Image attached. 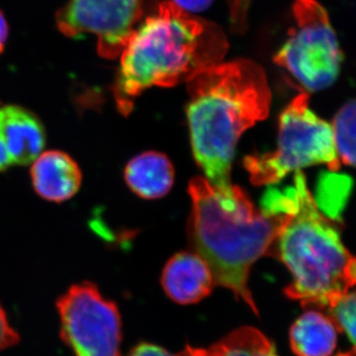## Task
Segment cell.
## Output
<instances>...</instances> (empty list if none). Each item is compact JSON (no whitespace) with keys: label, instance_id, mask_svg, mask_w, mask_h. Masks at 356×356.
I'll return each instance as SVG.
<instances>
[{"label":"cell","instance_id":"cell-1","mask_svg":"<svg viewBox=\"0 0 356 356\" xmlns=\"http://www.w3.org/2000/svg\"><path fill=\"white\" fill-rule=\"evenodd\" d=\"M191 214L189 240L196 254L207 262L215 285L243 300L255 315L259 310L248 289L252 264L270 254L280 229L291 215L293 187L281 192L269 188L257 209L238 186L231 197L222 195L206 178L189 182Z\"/></svg>","mask_w":356,"mask_h":356},{"label":"cell","instance_id":"cell-2","mask_svg":"<svg viewBox=\"0 0 356 356\" xmlns=\"http://www.w3.org/2000/svg\"><path fill=\"white\" fill-rule=\"evenodd\" d=\"M187 118L194 159L220 193H235L231 170L243 133L269 114L271 91L266 72L254 60L212 65L187 81Z\"/></svg>","mask_w":356,"mask_h":356},{"label":"cell","instance_id":"cell-3","mask_svg":"<svg viewBox=\"0 0 356 356\" xmlns=\"http://www.w3.org/2000/svg\"><path fill=\"white\" fill-rule=\"evenodd\" d=\"M228 48L219 26L193 17L172 2H161L121 51L113 86L117 108L128 116L145 90L187 83L221 63Z\"/></svg>","mask_w":356,"mask_h":356},{"label":"cell","instance_id":"cell-4","mask_svg":"<svg viewBox=\"0 0 356 356\" xmlns=\"http://www.w3.org/2000/svg\"><path fill=\"white\" fill-rule=\"evenodd\" d=\"M294 203L270 254L292 274L288 298L325 310L355 284V259L344 247L334 220L321 212L302 170L294 177Z\"/></svg>","mask_w":356,"mask_h":356},{"label":"cell","instance_id":"cell-5","mask_svg":"<svg viewBox=\"0 0 356 356\" xmlns=\"http://www.w3.org/2000/svg\"><path fill=\"white\" fill-rule=\"evenodd\" d=\"M309 99L303 91L281 114L275 151L243 159L255 186L277 184L290 172L307 166L325 163L332 172L341 168L332 126L312 111Z\"/></svg>","mask_w":356,"mask_h":356},{"label":"cell","instance_id":"cell-6","mask_svg":"<svg viewBox=\"0 0 356 356\" xmlns=\"http://www.w3.org/2000/svg\"><path fill=\"white\" fill-rule=\"evenodd\" d=\"M296 26L274 62L310 92L330 88L343 62L337 35L324 7L316 0H294Z\"/></svg>","mask_w":356,"mask_h":356},{"label":"cell","instance_id":"cell-7","mask_svg":"<svg viewBox=\"0 0 356 356\" xmlns=\"http://www.w3.org/2000/svg\"><path fill=\"white\" fill-rule=\"evenodd\" d=\"M63 341L76 356H121L122 323L116 304L95 284L72 285L58 300Z\"/></svg>","mask_w":356,"mask_h":356},{"label":"cell","instance_id":"cell-8","mask_svg":"<svg viewBox=\"0 0 356 356\" xmlns=\"http://www.w3.org/2000/svg\"><path fill=\"white\" fill-rule=\"evenodd\" d=\"M144 0H70L57 14L67 37L92 34L102 57L116 58L142 19Z\"/></svg>","mask_w":356,"mask_h":356},{"label":"cell","instance_id":"cell-9","mask_svg":"<svg viewBox=\"0 0 356 356\" xmlns=\"http://www.w3.org/2000/svg\"><path fill=\"white\" fill-rule=\"evenodd\" d=\"M44 145L46 131L36 115L18 105L0 107V172L31 165Z\"/></svg>","mask_w":356,"mask_h":356},{"label":"cell","instance_id":"cell-10","mask_svg":"<svg viewBox=\"0 0 356 356\" xmlns=\"http://www.w3.org/2000/svg\"><path fill=\"white\" fill-rule=\"evenodd\" d=\"M161 285L172 301L182 305L198 303L212 292L214 277L207 262L196 252L173 255L165 264Z\"/></svg>","mask_w":356,"mask_h":356},{"label":"cell","instance_id":"cell-11","mask_svg":"<svg viewBox=\"0 0 356 356\" xmlns=\"http://www.w3.org/2000/svg\"><path fill=\"white\" fill-rule=\"evenodd\" d=\"M33 188L40 197L62 203L74 197L83 182V172L76 161L65 152H43L32 163Z\"/></svg>","mask_w":356,"mask_h":356},{"label":"cell","instance_id":"cell-12","mask_svg":"<svg viewBox=\"0 0 356 356\" xmlns=\"http://www.w3.org/2000/svg\"><path fill=\"white\" fill-rule=\"evenodd\" d=\"M126 184L139 197H165L175 182V168L165 154L145 152L131 159L124 170Z\"/></svg>","mask_w":356,"mask_h":356},{"label":"cell","instance_id":"cell-13","mask_svg":"<svg viewBox=\"0 0 356 356\" xmlns=\"http://www.w3.org/2000/svg\"><path fill=\"white\" fill-rule=\"evenodd\" d=\"M337 327L321 311L308 310L290 330V344L297 356H332L337 348Z\"/></svg>","mask_w":356,"mask_h":356},{"label":"cell","instance_id":"cell-14","mask_svg":"<svg viewBox=\"0 0 356 356\" xmlns=\"http://www.w3.org/2000/svg\"><path fill=\"white\" fill-rule=\"evenodd\" d=\"M203 356H278L275 346L261 331L242 327L204 350Z\"/></svg>","mask_w":356,"mask_h":356},{"label":"cell","instance_id":"cell-15","mask_svg":"<svg viewBox=\"0 0 356 356\" xmlns=\"http://www.w3.org/2000/svg\"><path fill=\"white\" fill-rule=\"evenodd\" d=\"M351 185L353 181L346 175L325 173L322 180L318 181V196L316 198L313 196L321 212L327 213L325 216L330 219H339V213L350 196Z\"/></svg>","mask_w":356,"mask_h":356},{"label":"cell","instance_id":"cell-16","mask_svg":"<svg viewBox=\"0 0 356 356\" xmlns=\"http://www.w3.org/2000/svg\"><path fill=\"white\" fill-rule=\"evenodd\" d=\"M332 130L334 146L339 161L346 165H355V102H346L339 109L334 121Z\"/></svg>","mask_w":356,"mask_h":356},{"label":"cell","instance_id":"cell-17","mask_svg":"<svg viewBox=\"0 0 356 356\" xmlns=\"http://www.w3.org/2000/svg\"><path fill=\"white\" fill-rule=\"evenodd\" d=\"M327 316L337 327V332L346 334L355 348V293L350 291L337 300L334 305L325 309Z\"/></svg>","mask_w":356,"mask_h":356},{"label":"cell","instance_id":"cell-18","mask_svg":"<svg viewBox=\"0 0 356 356\" xmlns=\"http://www.w3.org/2000/svg\"><path fill=\"white\" fill-rule=\"evenodd\" d=\"M129 356H203V350L187 346L182 353L173 355L161 346L151 343H142L136 346Z\"/></svg>","mask_w":356,"mask_h":356},{"label":"cell","instance_id":"cell-19","mask_svg":"<svg viewBox=\"0 0 356 356\" xmlns=\"http://www.w3.org/2000/svg\"><path fill=\"white\" fill-rule=\"evenodd\" d=\"M19 336L7 320L6 312L0 304V350H6L19 343Z\"/></svg>","mask_w":356,"mask_h":356},{"label":"cell","instance_id":"cell-20","mask_svg":"<svg viewBox=\"0 0 356 356\" xmlns=\"http://www.w3.org/2000/svg\"><path fill=\"white\" fill-rule=\"evenodd\" d=\"M213 1L214 0H172V3L185 13H197L209 8Z\"/></svg>","mask_w":356,"mask_h":356},{"label":"cell","instance_id":"cell-21","mask_svg":"<svg viewBox=\"0 0 356 356\" xmlns=\"http://www.w3.org/2000/svg\"><path fill=\"white\" fill-rule=\"evenodd\" d=\"M7 37H8V24H7L3 13L0 11V54L4 50Z\"/></svg>","mask_w":356,"mask_h":356}]
</instances>
